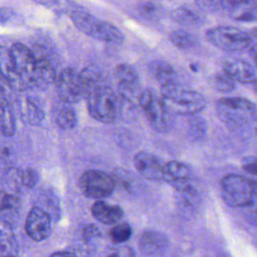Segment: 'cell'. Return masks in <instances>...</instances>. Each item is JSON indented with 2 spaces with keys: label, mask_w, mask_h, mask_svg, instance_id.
<instances>
[{
  "label": "cell",
  "mask_w": 257,
  "mask_h": 257,
  "mask_svg": "<svg viewBox=\"0 0 257 257\" xmlns=\"http://www.w3.org/2000/svg\"><path fill=\"white\" fill-rule=\"evenodd\" d=\"M215 108L220 120L235 131L250 128L257 120L255 103L244 97H222L216 101Z\"/></svg>",
  "instance_id": "obj_1"
},
{
  "label": "cell",
  "mask_w": 257,
  "mask_h": 257,
  "mask_svg": "<svg viewBox=\"0 0 257 257\" xmlns=\"http://www.w3.org/2000/svg\"><path fill=\"white\" fill-rule=\"evenodd\" d=\"M161 96L168 109L180 115H195L207 105V100L202 93L187 88L180 82L162 86Z\"/></svg>",
  "instance_id": "obj_2"
},
{
  "label": "cell",
  "mask_w": 257,
  "mask_h": 257,
  "mask_svg": "<svg viewBox=\"0 0 257 257\" xmlns=\"http://www.w3.org/2000/svg\"><path fill=\"white\" fill-rule=\"evenodd\" d=\"M89 114L96 120L112 123L121 108V98L107 84L90 91L85 98Z\"/></svg>",
  "instance_id": "obj_3"
},
{
  "label": "cell",
  "mask_w": 257,
  "mask_h": 257,
  "mask_svg": "<svg viewBox=\"0 0 257 257\" xmlns=\"http://www.w3.org/2000/svg\"><path fill=\"white\" fill-rule=\"evenodd\" d=\"M75 27L94 39L119 44L124 37L122 32L109 22L100 20L82 9H74L70 15Z\"/></svg>",
  "instance_id": "obj_4"
},
{
  "label": "cell",
  "mask_w": 257,
  "mask_h": 257,
  "mask_svg": "<svg viewBox=\"0 0 257 257\" xmlns=\"http://www.w3.org/2000/svg\"><path fill=\"white\" fill-rule=\"evenodd\" d=\"M221 195L227 205L233 208H245L256 199L257 184L238 174L224 176L220 183Z\"/></svg>",
  "instance_id": "obj_5"
},
{
  "label": "cell",
  "mask_w": 257,
  "mask_h": 257,
  "mask_svg": "<svg viewBox=\"0 0 257 257\" xmlns=\"http://www.w3.org/2000/svg\"><path fill=\"white\" fill-rule=\"evenodd\" d=\"M139 105L151 126L159 133H168L172 127V112L168 109L162 96L151 88L142 90Z\"/></svg>",
  "instance_id": "obj_6"
},
{
  "label": "cell",
  "mask_w": 257,
  "mask_h": 257,
  "mask_svg": "<svg viewBox=\"0 0 257 257\" xmlns=\"http://www.w3.org/2000/svg\"><path fill=\"white\" fill-rule=\"evenodd\" d=\"M207 40L220 50L241 52L250 47L252 39L249 32L236 26L221 25L212 27L206 32Z\"/></svg>",
  "instance_id": "obj_7"
},
{
  "label": "cell",
  "mask_w": 257,
  "mask_h": 257,
  "mask_svg": "<svg viewBox=\"0 0 257 257\" xmlns=\"http://www.w3.org/2000/svg\"><path fill=\"white\" fill-rule=\"evenodd\" d=\"M77 184L81 193L91 199L107 198L116 187L111 175L94 169L84 171L79 177Z\"/></svg>",
  "instance_id": "obj_8"
},
{
  "label": "cell",
  "mask_w": 257,
  "mask_h": 257,
  "mask_svg": "<svg viewBox=\"0 0 257 257\" xmlns=\"http://www.w3.org/2000/svg\"><path fill=\"white\" fill-rule=\"evenodd\" d=\"M56 92L62 102L72 104L85 99L87 92L79 71L67 67L62 69L56 78Z\"/></svg>",
  "instance_id": "obj_9"
},
{
  "label": "cell",
  "mask_w": 257,
  "mask_h": 257,
  "mask_svg": "<svg viewBox=\"0 0 257 257\" xmlns=\"http://www.w3.org/2000/svg\"><path fill=\"white\" fill-rule=\"evenodd\" d=\"M8 50L14 71L23 79L26 89L31 88V81L36 66L34 52L18 42L13 43Z\"/></svg>",
  "instance_id": "obj_10"
},
{
  "label": "cell",
  "mask_w": 257,
  "mask_h": 257,
  "mask_svg": "<svg viewBox=\"0 0 257 257\" xmlns=\"http://www.w3.org/2000/svg\"><path fill=\"white\" fill-rule=\"evenodd\" d=\"M114 76L117 79L118 94L121 100L133 103L136 98L139 101L142 91L141 83L137 71L126 63H119L114 68Z\"/></svg>",
  "instance_id": "obj_11"
},
{
  "label": "cell",
  "mask_w": 257,
  "mask_h": 257,
  "mask_svg": "<svg viewBox=\"0 0 257 257\" xmlns=\"http://www.w3.org/2000/svg\"><path fill=\"white\" fill-rule=\"evenodd\" d=\"M24 229L34 241L46 239L51 232V220L48 213L40 207H32L26 216Z\"/></svg>",
  "instance_id": "obj_12"
},
{
  "label": "cell",
  "mask_w": 257,
  "mask_h": 257,
  "mask_svg": "<svg viewBox=\"0 0 257 257\" xmlns=\"http://www.w3.org/2000/svg\"><path fill=\"white\" fill-rule=\"evenodd\" d=\"M192 173L190 168L184 163L170 161L164 164L163 181L167 182L175 191H184L194 187L191 183Z\"/></svg>",
  "instance_id": "obj_13"
},
{
  "label": "cell",
  "mask_w": 257,
  "mask_h": 257,
  "mask_svg": "<svg viewBox=\"0 0 257 257\" xmlns=\"http://www.w3.org/2000/svg\"><path fill=\"white\" fill-rule=\"evenodd\" d=\"M137 171L147 180L163 181V167L161 160L154 154L146 151L136 154L133 160Z\"/></svg>",
  "instance_id": "obj_14"
},
{
  "label": "cell",
  "mask_w": 257,
  "mask_h": 257,
  "mask_svg": "<svg viewBox=\"0 0 257 257\" xmlns=\"http://www.w3.org/2000/svg\"><path fill=\"white\" fill-rule=\"evenodd\" d=\"M36 58L35 71L31 81L32 88H45L56 82V72L48 57L39 50L33 51Z\"/></svg>",
  "instance_id": "obj_15"
},
{
  "label": "cell",
  "mask_w": 257,
  "mask_h": 257,
  "mask_svg": "<svg viewBox=\"0 0 257 257\" xmlns=\"http://www.w3.org/2000/svg\"><path fill=\"white\" fill-rule=\"evenodd\" d=\"M220 5L230 17L240 22L257 21V0L221 1Z\"/></svg>",
  "instance_id": "obj_16"
},
{
  "label": "cell",
  "mask_w": 257,
  "mask_h": 257,
  "mask_svg": "<svg viewBox=\"0 0 257 257\" xmlns=\"http://www.w3.org/2000/svg\"><path fill=\"white\" fill-rule=\"evenodd\" d=\"M223 71L236 83L253 84L257 78L255 67L244 59H233L225 62Z\"/></svg>",
  "instance_id": "obj_17"
},
{
  "label": "cell",
  "mask_w": 257,
  "mask_h": 257,
  "mask_svg": "<svg viewBox=\"0 0 257 257\" xmlns=\"http://www.w3.org/2000/svg\"><path fill=\"white\" fill-rule=\"evenodd\" d=\"M169 247V240L166 235L158 231H145L140 237L141 250L151 256L165 253Z\"/></svg>",
  "instance_id": "obj_18"
},
{
  "label": "cell",
  "mask_w": 257,
  "mask_h": 257,
  "mask_svg": "<svg viewBox=\"0 0 257 257\" xmlns=\"http://www.w3.org/2000/svg\"><path fill=\"white\" fill-rule=\"evenodd\" d=\"M92 217L105 225L117 223L123 215L122 209L116 205H110L104 201H96L90 208Z\"/></svg>",
  "instance_id": "obj_19"
},
{
  "label": "cell",
  "mask_w": 257,
  "mask_h": 257,
  "mask_svg": "<svg viewBox=\"0 0 257 257\" xmlns=\"http://www.w3.org/2000/svg\"><path fill=\"white\" fill-rule=\"evenodd\" d=\"M149 69L153 77L161 84V86L179 83L177 71L167 61L155 60L150 63Z\"/></svg>",
  "instance_id": "obj_20"
},
{
  "label": "cell",
  "mask_w": 257,
  "mask_h": 257,
  "mask_svg": "<svg viewBox=\"0 0 257 257\" xmlns=\"http://www.w3.org/2000/svg\"><path fill=\"white\" fill-rule=\"evenodd\" d=\"M20 116L23 121L31 125H38L44 118L43 109L29 97H21L18 100Z\"/></svg>",
  "instance_id": "obj_21"
},
{
  "label": "cell",
  "mask_w": 257,
  "mask_h": 257,
  "mask_svg": "<svg viewBox=\"0 0 257 257\" xmlns=\"http://www.w3.org/2000/svg\"><path fill=\"white\" fill-rule=\"evenodd\" d=\"M79 74L84 84V87L86 89L87 95L93 89L106 84V80L103 72L94 65H90L82 68L79 71Z\"/></svg>",
  "instance_id": "obj_22"
},
{
  "label": "cell",
  "mask_w": 257,
  "mask_h": 257,
  "mask_svg": "<svg viewBox=\"0 0 257 257\" xmlns=\"http://www.w3.org/2000/svg\"><path fill=\"white\" fill-rule=\"evenodd\" d=\"M20 201L16 195L10 193L2 194L1 201V222L11 224L19 212Z\"/></svg>",
  "instance_id": "obj_23"
},
{
  "label": "cell",
  "mask_w": 257,
  "mask_h": 257,
  "mask_svg": "<svg viewBox=\"0 0 257 257\" xmlns=\"http://www.w3.org/2000/svg\"><path fill=\"white\" fill-rule=\"evenodd\" d=\"M1 134L5 137H12L15 133V116L8 98L1 97Z\"/></svg>",
  "instance_id": "obj_24"
},
{
  "label": "cell",
  "mask_w": 257,
  "mask_h": 257,
  "mask_svg": "<svg viewBox=\"0 0 257 257\" xmlns=\"http://www.w3.org/2000/svg\"><path fill=\"white\" fill-rule=\"evenodd\" d=\"M55 120L60 128L71 130L77 123V115L70 104H65L58 109Z\"/></svg>",
  "instance_id": "obj_25"
},
{
  "label": "cell",
  "mask_w": 257,
  "mask_h": 257,
  "mask_svg": "<svg viewBox=\"0 0 257 257\" xmlns=\"http://www.w3.org/2000/svg\"><path fill=\"white\" fill-rule=\"evenodd\" d=\"M169 39L173 45L185 50L193 48L197 44V38L195 35L181 29L173 30L169 35Z\"/></svg>",
  "instance_id": "obj_26"
},
{
  "label": "cell",
  "mask_w": 257,
  "mask_h": 257,
  "mask_svg": "<svg viewBox=\"0 0 257 257\" xmlns=\"http://www.w3.org/2000/svg\"><path fill=\"white\" fill-rule=\"evenodd\" d=\"M171 18L178 23L187 24V25H194V24L201 23L200 16L194 10L187 7H178L174 9L171 12Z\"/></svg>",
  "instance_id": "obj_27"
},
{
  "label": "cell",
  "mask_w": 257,
  "mask_h": 257,
  "mask_svg": "<svg viewBox=\"0 0 257 257\" xmlns=\"http://www.w3.org/2000/svg\"><path fill=\"white\" fill-rule=\"evenodd\" d=\"M177 203L181 208H189V210H192L196 208L200 201V196L197 190L192 187L184 191H177Z\"/></svg>",
  "instance_id": "obj_28"
},
{
  "label": "cell",
  "mask_w": 257,
  "mask_h": 257,
  "mask_svg": "<svg viewBox=\"0 0 257 257\" xmlns=\"http://www.w3.org/2000/svg\"><path fill=\"white\" fill-rule=\"evenodd\" d=\"M109 238L110 240L115 243V244H121L126 242L132 234H133V230L132 227L127 224V223H119L116 224L115 226H113L110 231H109Z\"/></svg>",
  "instance_id": "obj_29"
},
{
  "label": "cell",
  "mask_w": 257,
  "mask_h": 257,
  "mask_svg": "<svg viewBox=\"0 0 257 257\" xmlns=\"http://www.w3.org/2000/svg\"><path fill=\"white\" fill-rule=\"evenodd\" d=\"M211 82L213 87L221 92L232 91L236 86V82L232 80L224 71L214 74L211 79Z\"/></svg>",
  "instance_id": "obj_30"
},
{
  "label": "cell",
  "mask_w": 257,
  "mask_h": 257,
  "mask_svg": "<svg viewBox=\"0 0 257 257\" xmlns=\"http://www.w3.org/2000/svg\"><path fill=\"white\" fill-rule=\"evenodd\" d=\"M14 242V234L11 227V224H8L6 222H1V252L4 256V253L13 246ZM2 256V257H3Z\"/></svg>",
  "instance_id": "obj_31"
},
{
  "label": "cell",
  "mask_w": 257,
  "mask_h": 257,
  "mask_svg": "<svg viewBox=\"0 0 257 257\" xmlns=\"http://www.w3.org/2000/svg\"><path fill=\"white\" fill-rule=\"evenodd\" d=\"M189 133L193 140H200L206 134V122L203 118L193 117L189 122Z\"/></svg>",
  "instance_id": "obj_32"
},
{
  "label": "cell",
  "mask_w": 257,
  "mask_h": 257,
  "mask_svg": "<svg viewBox=\"0 0 257 257\" xmlns=\"http://www.w3.org/2000/svg\"><path fill=\"white\" fill-rule=\"evenodd\" d=\"M19 178L21 185L25 186L26 188H33L38 182V174L33 169H25V170H19Z\"/></svg>",
  "instance_id": "obj_33"
},
{
  "label": "cell",
  "mask_w": 257,
  "mask_h": 257,
  "mask_svg": "<svg viewBox=\"0 0 257 257\" xmlns=\"http://www.w3.org/2000/svg\"><path fill=\"white\" fill-rule=\"evenodd\" d=\"M244 217L253 226H257V195L256 199L247 207L243 208Z\"/></svg>",
  "instance_id": "obj_34"
},
{
  "label": "cell",
  "mask_w": 257,
  "mask_h": 257,
  "mask_svg": "<svg viewBox=\"0 0 257 257\" xmlns=\"http://www.w3.org/2000/svg\"><path fill=\"white\" fill-rule=\"evenodd\" d=\"M105 257H135V253L132 248L120 246L111 250Z\"/></svg>",
  "instance_id": "obj_35"
},
{
  "label": "cell",
  "mask_w": 257,
  "mask_h": 257,
  "mask_svg": "<svg viewBox=\"0 0 257 257\" xmlns=\"http://www.w3.org/2000/svg\"><path fill=\"white\" fill-rule=\"evenodd\" d=\"M138 8H139L140 13L144 16H147V17L155 16L157 11H158V7L156 6V4L151 3V2L142 3Z\"/></svg>",
  "instance_id": "obj_36"
},
{
  "label": "cell",
  "mask_w": 257,
  "mask_h": 257,
  "mask_svg": "<svg viewBox=\"0 0 257 257\" xmlns=\"http://www.w3.org/2000/svg\"><path fill=\"white\" fill-rule=\"evenodd\" d=\"M242 168L247 174L251 176H257V160L256 159L252 158L250 160L244 161Z\"/></svg>",
  "instance_id": "obj_37"
},
{
  "label": "cell",
  "mask_w": 257,
  "mask_h": 257,
  "mask_svg": "<svg viewBox=\"0 0 257 257\" xmlns=\"http://www.w3.org/2000/svg\"><path fill=\"white\" fill-rule=\"evenodd\" d=\"M98 235V230L96 227L92 226V225H88L83 229V236L85 238H91V237H95Z\"/></svg>",
  "instance_id": "obj_38"
},
{
  "label": "cell",
  "mask_w": 257,
  "mask_h": 257,
  "mask_svg": "<svg viewBox=\"0 0 257 257\" xmlns=\"http://www.w3.org/2000/svg\"><path fill=\"white\" fill-rule=\"evenodd\" d=\"M250 53L252 54L253 60L255 62V66L257 67V42H251L250 45Z\"/></svg>",
  "instance_id": "obj_39"
},
{
  "label": "cell",
  "mask_w": 257,
  "mask_h": 257,
  "mask_svg": "<svg viewBox=\"0 0 257 257\" xmlns=\"http://www.w3.org/2000/svg\"><path fill=\"white\" fill-rule=\"evenodd\" d=\"M49 257H77V256L74 255L73 253H70V252L60 251V252H54Z\"/></svg>",
  "instance_id": "obj_40"
},
{
  "label": "cell",
  "mask_w": 257,
  "mask_h": 257,
  "mask_svg": "<svg viewBox=\"0 0 257 257\" xmlns=\"http://www.w3.org/2000/svg\"><path fill=\"white\" fill-rule=\"evenodd\" d=\"M250 35H251L252 42H257V26L254 27V28L251 30Z\"/></svg>",
  "instance_id": "obj_41"
},
{
  "label": "cell",
  "mask_w": 257,
  "mask_h": 257,
  "mask_svg": "<svg viewBox=\"0 0 257 257\" xmlns=\"http://www.w3.org/2000/svg\"><path fill=\"white\" fill-rule=\"evenodd\" d=\"M253 87H254V91H255L256 94H257V78H256V80H255L254 83H253Z\"/></svg>",
  "instance_id": "obj_42"
},
{
  "label": "cell",
  "mask_w": 257,
  "mask_h": 257,
  "mask_svg": "<svg viewBox=\"0 0 257 257\" xmlns=\"http://www.w3.org/2000/svg\"><path fill=\"white\" fill-rule=\"evenodd\" d=\"M4 257H15V256H13V255H5Z\"/></svg>",
  "instance_id": "obj_43"
},
{
  "label": "cell",
  "mask_w": 257,
  "mask_h": 257,
  "mask_svg": "<svg viewBox=\"0 0 257 257\" xmlns=\"http://www.w3.org/2000/svg\"><path fill=\"white\" fill-rule=\"evenodd\" d=\"M255 128H256V135H257V125H256V127H255Z\"/></svg>",
  "instance_id": "obj_44"
},
{
  "label": "cell",
  "mask_w": 257,
  "mask_h": 257,
  "mask_svg": "<svg viewBox=\"0 0 257 257\" xmlns=\"http://www.w3.org/2000/svg\"><path fill=\"white\" fill-rule=\"evenodd\" d=\"M256 195H257V191H256Z\"/></svg>",
  "instance_id": "obj_45"
}]
</instances>
